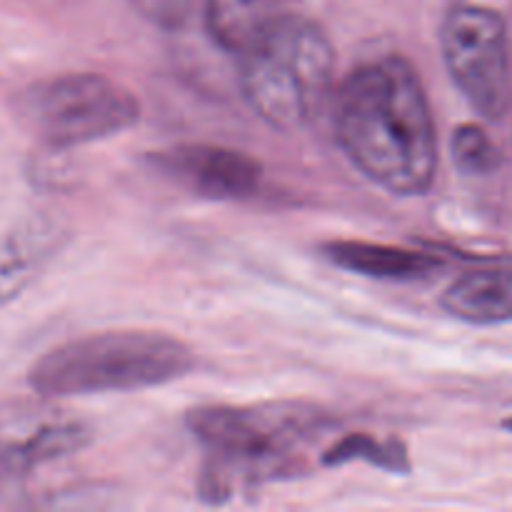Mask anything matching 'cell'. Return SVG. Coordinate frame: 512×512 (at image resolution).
<instances>
[{
    "label": "cell",
    "mask_w": 512,
    "mask_h": 512,
    "mask_svg": "<svg viewBox=\"0 0 512 512\" xmlns=\"http://www.w3.org/2000/svg\"><path fill=\"white\" fill-rule=\"evenodd\" d=\"M153 165L185 190L210 200H245L263 180L258 160L223 145H175L153 155Z\"/></svg>",
    "instance_id": "cell-8"
},
{
    "label": "cell",
    "mask_w": 512,
    "mask_h": 512,
    "mask_svg": "<svg viewBox=\"0 0 512 512\" xmlns=\"http://www.w3.org/2000/svg\"><path fill=\"white\" fill-rule=\"evenodd\" d=\"M450 150H453V163L465 175H488L503 160L493 138L475 123H465L455 128Z\"/></svg>",
    "instance_id": "cell-14"
},
{
    "label": "cell",
    "mask_w": 512,
    "mask_h": 512,
    "mask_svg": "<svg viewBox=\"0 0 512 512\" xmlns=\"http://www.w3.org/2000/svg\"><path fill=\"white\" fill-rule=\"evenodd\" d=\"M503 425H505V428H508V430H510V433H512V418H510V420H505V423H503Z\"/></svg>",
    "instance_id": "cell-16"
},
{
    "label": "cell",
    "mask_w": 512,
    "mask_h": 512,
    "mask_svg": "<svg viewBox=\"0 0 512 512\" xmlns=\"http://www.w3.org/2000/svg\"><path fill=\"white\" fill-rule=\"evenodd\" d=\"M440 48L448 73L470 108L498 120L510 103V40L498 10L453 3L440 25Z\"/></svg>",
    "instance_id": "cell-6"
},
{
    "label": "cell",
    "mask_w": 512,
    "mask_h": 512,
    "mask_svg": "<svg viewBox=\"0 0 512 512\" xmlns=\"http://www.w3.org/2000/svg\"><path fill=\"white\" fill-rule=\"evenodd\" d=\"M323 253L338 268L378 280H418L443 268L435 255L368 240H333L323 245Z\"/></svg>",
    "instance_id": "cell-10"
},
{
    "label": "cell",
    "mask_w": 512,
    "mask_h": 512,
    "mask_svg": "<svg viewBox=\"0 0 512 512\" xmlns=\"http://www.w3.org/2000/svg\"><path fill=\"white\" fill-rule=\"evenodd\" d=\"M93 440L85 420L40 400L0 403V490L13 488L38 468L80 453Z\"/></svg>",
    "instance_id": "cell-7"
},
{
    "label": "cell",
    "mask_w": 512,
    "mask_h": 512,
    "mask_svg": "<svg viewBox=\"0 0 512 512\" xmlns=\"http://www.w3.org/2000/svg\"><path fill=\"white\" fill-rule=\"evenodd\" d=\"M335 140L393 195H425L438 175V133L420 75L403 55L358 65L335 93Z\"/></svg>",
    "instance_id": "cell-1"
},
{
    "label": "cell",
    "mask_w": 512,
    "mask_h": 512,
    "mask_svg": "<svg viewBox=\"0 0 512 512\" xmlns=\"http://www.w3.org/2000/svg\"><path fill=\"white\" fill-rule=\"evenodd\" d=\"M60 235L58 225L50 220H28L0 233V308L43 273L60 248Z\"/></svg>",
    "instance_id": "cell-9"
},
{
    "label": "cell",
    "mask_w": 512,
    "mask_h": 512,
    "mask_svg": "<svg viewBox=\"0 0 512 512\" xmlns=\"http://www.w3.org/2000/svg\"><path fill=\"white\" fill-rule=\"evenodd\" d=\"M443 308L470 325L512 323V270H473L443 293Z\"/></svg>",
    "instance_id": "cell-11"
},
{
    "label": "cell",
    "mask_w": 512,
    "mask_h": 512,
    "mask_svg": "<svg viewBox=\"0 0 512 512\" xmlns=\"http://www.w3.org/2000/svg\"><path fill=\"white\" fill-rule=\"evenodd\" d=\"M238 58L245 100L273 128H303L328 103L335 50L315 20L288 13Z\"/></svg>",
    "instance_id": "cell-4"
},
{
    "label": "cell",
    "mask_w": 512,
    "mask_h": 512,
    "mask_svg": "<svg viewBox=\"0 0 512 512\" xmlns=\"http://www.w3.org/2000/svg\"><path fill=\"white\" fill-rule=\"evenodd\" d=\"M350 460H365V463L375 465V468H383L388 473L405 475L410 470V458L408 450L400 440H375L370 435L355 433L340 438L328 453L323 455L325 468H333V465H345Z\"/></svg>",
    "instance_id": "cell-13"
},
{
    "label": "cell",
    "mask_w": 512,
    "mask_h": 512,
    "mask_svg": "<svg viewBox=\"0 0 512 512\" xmlns=\"http://www.w3.org/2000/svg\"><path fill=\"white\" fill-rule=\"evenodd\" d=\"M130 5L153 25L173 30L188 20L193 0H130Z\"/></svg>",
    "instance_id": "cell-15"
},
{
    "label": "cell",
    "mask_w": 512,
    "mask_h": 512,
    "mask_svg": "<svg viewBox=\"0 0 512 512\" xmlns=\"http://www.w3.org/2000/svg\"><path fill=\"white\" fill-rule=\"evenodd\" d=\"M190 433L208 453L200 495L223 503L238 485L290 478L303 455L333 420L318 405L270 400L253 405H205L185 415Z\"/></svg>",
    "instance_id": "cell-2"
},
{
    "label": "cell",
    "mask_w": 512,
    "mask_h": 512,
    "mask_svg": "<svg viewBox=\"0 0 512 512\" xmlns=\"http://www.w3.org/2000/svg\"><path fill=\"white\" fill-rule=\"evenodd\" d=\"M288 13H293V0H205L210 38L235 55Z\"/></svg>",
    "instance_id": "cell-12"
},
{
    "label": "cell",
    "mask_w": 512,
    "mask_h": 512,
    "mask_svg": "<svg viewBox=\"0 0 512 512\" xmlns=\"http://www.w3.org/2000/svg\"><path fill=\"white\" fill-rule=\"evenodd\" d=\"M23 115L48 148L65 150L123 133L138 123V98L98 73L43 80L23 95Z\"/></svg>",
    "instance_id": "cell-5"
},
{
    "label": "cell",
    "mask_w": 512,
    "mask_h": 512,
    "mask_svg": "<svg viewBox=\"0 0 512 512\" xmlns=\"http://www.w3.org/2000/svg\"><path fill=\"white\" fill-rule=\"evenodd\" d=\"M193 365V350L178 338L123 330L58 345L30 368L28 385L50 400L133 393L185 378Z\"/></svg>",
    "instance_id": "cell-3"
}]
</instances>
